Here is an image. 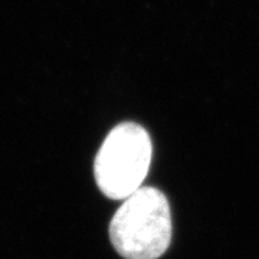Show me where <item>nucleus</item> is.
<instances>
[{
	"mask_svg": "<svg viewBox=\"0 0 259 259\" xmlns=\"http://www.w3.org/2000/svg\"><path fill=\"white\" fill-rule=\"evenodd\" d=\"M110 239L122 258H160L171 241L166 196L154 187H140L130 194L110 223Z\"/></svg>",
	"mask_w": 259,
	"mask_h": 259,
	"instance_id": "1",
	"label": "nucleus"
},
{
	"mask_svg": "<svg viewBox=\"0 0 259 259\" xmlns=\"http://www.w3.org/2000/svg\"><path fill=\"white\" fill-rule=\"evenodd\" d=\"M151 140L136 122H122L104 140L95 157L94 175L102 193L124 200L137 192L151 163Z\"/></svg>",
	"mask_w": 259,
	"mask_h": 259,
	"instance_id": "2",
	"label": "nucleus"
}]
</instances>
